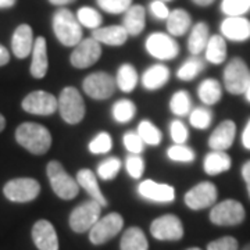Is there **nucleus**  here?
Segmentation results:
<instances>
[{
  "mask_svg": "<svg viewBox=\"0 0 250 250\" xmlns=\"http://www.w3.org/2000/svg\"><path fill=\"white\" fill-rule=\"evenodd\" d=\"M16 141L32 154H45L52 146V134L43 125L24 123L16 129Z\"/></svg>",
  "mask_w": 250,
  "mask_h": 250,
  "instance_id": "f257e3e1",
  "label": "nucleus"
},
{
  "mask_svg": "<svg viewBox=\"0 0 250 250\" xmlns=\"http://www.w3.org/2000/svg\"><path fill=\"white\" fill-rule=\"evenodd\" d=\"M53 31L59 42L68 47H75L82 41L80 21L68 9H60L53 16Z\"/></svg>",
  "mask_w": 250,
  "mask_h": 250,
  "instance_id": "f03ea898",
  "label": "nucleus"
},
{
  "mask_svg": "<svg viewBox=\"0 0 250 250\" xmlns=\"http://www.w3.org/2000/svg\"><path fill=\"white\" fill-rule=\"evenodd\" d=\"M46 174L50 182L52 190L62 200H72L80 193V185L77 179L71 177L60 161L52 160L47 163Z\"/></svg>",
  "mask_w": 250,
  "mask_h": 250,
  "instance_id": "7ed1b4c3",
  "label": "nucleus"
},
{
  "mask_svg": "<svg viewBox=\"0 0 250 250\" xmlns=\"http://www.w3.org/2000/svg\"><path fill=\"white\" fill-rule=\"evenodd\" d=\"M57 111L64 123L70 125L80 124L86 113L85 102L80 90L74 86H65L57 98Z\"/></svg>",
  "mask_w": 250,
  "mask_h": 250,
  "instance_id": "20e7f679",
  "label": "nucleus"
},
{
  "mask_svg": "<svg viewBox=\"0 0 250 250\" xmlns=\"http://www.w3.org/2000/svg\"><path fill=\"white\" fill-rule=\"evenodd\" d=\"M102 214V206L93 199L82 202L80 206H77L70 214L68 224L74 232L83 233L89 232L92 227L100 220Z\"/></svg>",
  "mask_w": 250,
  "mask_h": 250,
  "instance_id": "39448f33",
  "label": "nucleus"
},
{
  "mask_svg": "<svg viewBox=\"0 0 250 250\" xmlns=\"http://www.w3.org/2000/svg\"><path fill=\"white\" fill-rule=\"evenodd\" d=\"M210 221L218 227H233L243 223L246 213L245 207L238 200L227 199L213 206L210 211Z\"/></svg>",
  "mask_w": 250,
  "mask_h": 250,
  "instance_id": "423d86ee",
  "label": "nucleus"
},
{
  "mask_svg": "<svg viewBox=\"0 0 250 250\" xmlns=\"http://www.w3.org/2000/svg\"><path fill=\"white\" fill-rule=\"evenodd\" d=\"M250 72L246 62L239 57H235L224 70V86L232 95H242L248 89Z\"/></svg>",
  "mask_w": 250,
  "mask_h": 250,
  "instance_id": "0eeeda50",
  "label": "nucleus"
},
{
  "mask_svg": "<svg viewBox=\"0 0 250 250\" xmlns=\"http://www.w3.org/2000/svg\"><path fill=\"white\" fill-rule=\"evenodd\" d=\"M116 78L104 71L92 72L82 81V89L93 100H106L114 95Z\"/></svg>",
  "mask_w": 250,
  "mask_h": 250,
  "instance_id": "6e6552de",
  "label": "nucleus"
},
{
  "mask_svg": "<svg viewBox=\"0 0 250 250\" xmlns=\"http://www.w3.org/2000/svg\"><path fill=\"white\" fill-rule=\"evenodd\" d=\"M3 193L10 202L28 203L39 196L41 185L34 178H14L4 185Z\"/></svg>",
  "mask_w": 250,
  "mask_h": 250,
  "instance_id": "1a4fd4ad",
  "label": "nucleus"
},
{
  "mask_svg": "<svg viewBox=\"0 0 250 250\" xmlns=\"http://www.w3.org/2000/svg\"><path fill=\"white\" fill-rule=\"evenodd\" d=\"M124 228V218L118 213H110V214L100 217L98 223L92 227L89 231V241L93 245H104L110 239L116 238L118 233Z\"/></svg>",
  "mask_w": 250,
  "mask_h": 250,
  "instance_id": "9d476101",
  "label": "nucleus"
},
{
  "mask_svg": "<svg viewBox=\"0 0 250 250\" xmlns=\"http://www.w3.org/2000/svg\"><path fill=\"white\" fill-rule=\"evenodd\" d=\"M217 196H218V192L214 184L208 181H203L188 190L184 196V203L188 208L193 211H199V210H205L214 206Z\"/></svg>",
  "mask_w": 250,
  "mask_h": 250,
  "instance_id": "9b49d317",
  "label": "nucleus"
},
{
  "mask_svg": "<svg viewBox=\"0 0 250 250\" xmlns=\"http://www.w3.org/2000/svg\"><path fill=\"white\" fill-rule=\"evenodd\" d=\"M145 47L147 53L160 62L174 60L179 54L178 43L170 35L163 32H154L147 36Z\"/></svg>",
  "mask_w": 250,
  "mask_h": 250,
  "instance_id": "f8f14e48",
  "label": "nucleus"
},
{
  "mask_svg": "<svg viewBox=\"0 0 250 250\" xmlns=\"http://www.w3.org/2000/svg\"><path fill=\"white\" fill-rule=\"evenodd\" d=\"M138 195L143 200L159 205H168L175 200V189L170 184H163L153 179H143L136 188Z\"/></svg>",
  "mask_w": 250,
  "mask_h": 250,
  "instance_id": "ddd939ff",
  "label": "nucleus"
},
{
  "mask_svg": "<svg viewBox=\"0 0 250 250\" xmlns=\"http://www.w3.org/2000/svg\"><path fill=\"white\" fill-rule=\"evenodd\" d=\"M150 233L157 241L175 242L182 239L184 225L177 215L164 214L153 220L150 224Z\"/></svg>",
  "mask_w": 250,
  "mask_h": 250,
  "instance_id": "4468645a",
  "label": "nucleus"
},
{
  "mask_svg": "<svg viewBox=\"0 0 250 250\" xmlns=\"http://www.w3.org/2000/svg\"><path fill=\"white\" fill-rule=\"evenodd\" d=\"M100 57H102L100 43L93 38H88V39H82L74 47L70 56V62L74 68L85 70L88 67H92L95 62H98Z\"/></svg>",
  "mask_w": 250,
  "mask_h": 250,
  "instance_id": "2eb2a0df",
  "label": "nucleus"
},
{
  "mask_svg": "<svg viewBox=\"0 0 250 250\" xmlns=\"http://www.w3.org/2000/svg\"><path fill=\"white\" fill-rule=\"evenodd\" d=\"M21 107L29 114L52 116L57 111V98L45 90H35L24 98Z\"/></svg>",
  "mask_w": 250,
  "mask_h": 250,
  "instance_id": "dca6fc26",
  "label": "nucleus"
},
{
  "mask_svg": "<svg viewBox=\"0 0 250 250\" xmlns=\"http://www.w3.org/2000/svg\"><path fill=\"white\" fill-rule=\"evenodd\" d=\"M32 241L39 250H59V236L47 220H39L32 227Z\"/></svg>",
  "mask_w": 250,
  "mask_h": 250,
  "instance_id": "f3484780",
  "label": "nucleus"
},
{
  "mask_svg": "<svg viewBox=\"0 0 250 250\" xmlns=\"http://www.w3.org/2000/svg\"><path fill=\"white\" fill-rule=\"evenodd\" d=\"M236 135V125L231 120H225L215 128L208 138V146L211 150L225 152L232 146Z\"/></svg>",
  "mask_w": 250,
  "mask_h": 250,
  "instance_id": "a211bd4d",
  "label": "nucleus"
},
{
  "mask_svg": "<svg viewBox=\"0 0 250 250\" xmlns=\"http://www.w3.org/2000/svg\"><path fill=\"white\" fill-rule=\"evenodd\" d=\"M34 34H32V28L22 24L14 31L13 38H11V50L17 59H25L29 54L32 53L34 49Z\"/></svg>",
  "mask_w": 250,
  "mask_h": 250,
  "instance_id": "6ab92c4d",
  "label": "nucleus"
},
{
  "mask_svg": "<svg viewBox=\"0 0 250 250\" xmlns=\"http://www.w3.org/2000/svg\"><path fill=\"white\" fill-rule=\"evenodd\" d=\"M77 182L80 188H82L90 199H93L95 202H98L102 207H107L108 202L106 196L103 195L102 189L99 187L98 175L89 168H82L77 172Z\"/></svg>",
  "mask_w": 250,
  "mask_h": 250,
  "instance_id": "aec40b11",
  "label": "nucleus"
},
{
  "mask_svg": "<svg viewBox=\"0 0 250 250\" xmlns=\"http://www.w3.org/2000/svg\"><path fill=\"white\" fill-rule=\"evenodd\" d=\"M221 32L233 42H243L250 38V21L243 17H228L221 24Z\"/></svg>",
  "mask_w": 250,
  "mask_h": 250,
  "instance_id": "412c9836",
  "label": "nucleus"
},
{
  "mask_svg": "<svg viewBox=\"0 0 250 250\" xmlns=\"http://www.w3.org/2000/svg\"><path fill=\"white\" fill-rule=\"evenodd\" d=\"M49 68V59H47V46L43 36L35 39L34 49H32V62H31V75L36 80L45 78Z\"/></svg>",
  "mask_w": 250,
  "mask_h": 250,
  "instance_id": "4be33fe9",
  "label": "nucleus"
},
{
  "mask_svg": "<svg viewBox=\"0 0 250 250\" xmlns=\"http://www.w3.org/2000/svg\"><path fill=\"white\" fill-rule=\"evenodd\" d=\"M170 68L164 64H153L142 74V86L146 90L161 89L170 81Z\"/></svg>",
  "mask_w": 250,
  "mask_h": 250,
  "instance_id": "5701e85b",
  "label": "nucleus"
},
{
  "mask_svg": "<svg viewBox=\"0 0 250 250\" xmlns=\"http://www.w3.org/2000/svg\"><path fill=\"white\" fill-rule=\"evenodd\" d=\"M128 32L123 25H111V27L98 28L93 29L92 38L96 39L99 43L107 46H123L128 39Z\"/></svg>",
  "mask_w": 250,
  "mask_h": 250,
  "instance_id": "b1692460",
  "label": "nucleus"
},
{
  "mask_svg": "<svg viewBox=\"0 0 250 250\" xmlns=\"http://www.w3.org/2000/svg\"><path fill=\"white\" fill-rule=\"evenodd\" d=\"M145 25H146V13L142 6L135 4L125 11L123 27L128 32V35L138 36L145 29Z\"/></svg>",
  "mask_w": 250,
  "mask_h": 250,
  "instance_id": "393cba45",
  "label": "nucleus"
},
{
  "mask_svg": "<svg viewBox=\"0 0 250 250\" xmlns=\"http://www.w3.org/2000/svg\"><path fill=\"white\" fill-rule=\"evenodd\" d=\"M232 166L231 157L225 152H218V150H211L207 153L203 160V170L207 175H218L228 171Z\"/></svg>",
  "mask_w": 250,
  "mask_h": 250,
  "instance_id": "a878e982",
  "label": "nucleus"
},
{
  "mask_svg": "<svg viewBox=\"0 0 250 250\" xmlns=\"http://www.w3.org/2000/svg\"><path fill=\"white\" fill-rule=\"evenodd\" d=\"M116 85L118 89L124 93H131L136 89V85L139 82L138 71L132 64L124 62L118 67L116 74Z\"/></svg>",
  "mask_w": 250,
  "mask_h": 250,
  "instance_id": "bb28decb",
  "label": "nucleus"
},
{
  "mask_svg": "<svg viewBox=\"0 0 250 250\" xmlns=\"http://www.w3.org/2000/svg\"><path fill=\"white\" fill-rule=\"evenodd\" d=\"M197 96L202 100L203 104L213 106L215 103H218L220 99L223 98L221 83L217 80H213V78L203 80L197 86Z\"/></svg>",
  "mask_w": 250,
  "mask_h": 250,
  "instance_id": "cd10ccee",
  "label": "nucleus"
},
{
  "mask_svg": "<svg viewBox=\"0 0 250 250\" xmlns=\"http://www.w3.org/2000/svg\"><path fill=\"white\" fill-rule=\"evenodd\" d=\"M149 242L139 227H131L125 229L120 242V250H147Z\"/></svg>",
  "mask_w": 250,
  "mask_h": 250,
  "instance_id": "c85d7f7f",
  "label": "nucleus"
},
{
  "mask_svg": "<svg viewBox=\"0 0 250 250\" xmlns=\"http://www.w3.org/2000/svg\"><path fill=\"white\" fill-rule=\"evenodd\" d=\"M208 27L206 22H197L195 27L192 28L190 35L188 39V50L192 56H197L206 50V46L208 43Z\"/></svg>",
  "mask_w": 250,
  "mask_h": 250,
  "instance_id": "c756f323",
  "label": "nucleus"
},
{
  "mask_svg": "<svg viewBox=\"0 0 250 250\" xmlns=\"http://www.w3.org/2000/svg\"><path fill=\"white\" fill-rule=\"evenodd\" d=\"M190 24H192V18L184 9H175L174 11H171L167 18V29L172 36L185 35L188 29L190 28Z\"/></svg>",
  "mask_w": 250,
  "mask_h": 250,
  "instance_id": "7c9ffc66",
  "label": "nucleus"
},
{
  "mask_svg": "<svg viewBox=\"0 0 250 250\" xmlns=\"http://www.w3.org/2000/svg\"><path fill=\"white\" fill-rule=\"evenodd\" d=\"M206 60L211 64H221L227 59V43L223 36L213 35L208 39L205 50Z\"/></svg>",
  "mask_w": 250,
  "mask_h": 250,
  "instance_id": "2f4dec72",
  "label": "nucleus"
},
{
  "mask_svg": "<svg viewBox=\"0 0 250 250\" xmlns=\"http://www.w3.org/2000/svg\"><path fill=\"white\" fill-rule=\"evenodd\" d=\"M136 116V104L129 99H120L111 107V117L117 124H128Z\"/></svg>",
  "mask_w": 250,
  "mask_h": 250,
  "instance_id": "473e14b6",
  "label": "nucleus"
},
{
  "mask_svg": "<svg viewBox=\"0 0 250 250\" xmlns=\"http://www.w3.org/2000/svg\"><path fill=\"white\" fill-rule=\"evenodd\" d=\"M170 110L174 116L187 117L192 111V98L188 90H177L170 99Z\"/></svg>",
  "mask_w": 250,
  "mask_h": 250,
  "instance_id": "72a5a7b5",
  "label": "nucleus"
},
{
  "mask_svg": "<svg viewBox=\"0 0 250 250\" xmlns=\"http://www.w3.org/2000/svg\"><path fill=\"white\" fill-rule=\"evenodd\" d=\"M203 70H205V62L199 59L197 56H192L190 59H188L181 64V67L177 71V78L179 81L188 82V81L195 80Z\"/></svg>",
  "mask_w": 250,
  "mask_h": 250,
  "instance_id": "f704fd0d",
  "label": "nucleus"
},
{
  "mask_svg": "<svg viewBox=\"0 0 250 250\" xmlns=\"http://www.w3.org/2000/svg\"><path fill=\"white\" fill-rule=\"evenodd\" d=\"M136 132L142 138L145 145H149V146H159L163 141L160 128L153 124L150 120H142L138 124Z\"/></svg>",
  "mask_w": 250,
  "mask_h": 250,
  "instance_id": "c9c22d12",
  "label": "nucleus"
},
{
  "mask_svg": "<svg viewBox=\"0 0 250 250\" xmlns=\"http://www.w3.org/2000/svg\"><path fill=\"white\" fill-rule=\"evenodd\" d=\"M121 160L116 156H110L103 161H100L96 168V175L103 181H113L117 178L118 172L121 171Z\"/></svg>",
  "mask_w": 250,
  "mask_h": 250,
  "instance_id": "e433bc0d",
  "label": "nucleus"
},
{
  "mask_svg": "<svg viewBox=\"0 0 250 250\" xmlns=\"http://www.w3.org/2000/svg\"><path fill=\"white\" fill-rule=\"evenodd\" d=\"M167 159L172 163L190 164L196 160V153L188 145H175L174 143L167 149Z\"/></svg>",
  "mask_w": 250,
  "mask_h": 250,
  "instance_id": "4c0bfd02",
  "label": "nucleus"
},
{
  "mask_svg": "<svg viewBox=\"0 0 250 250\" xmlns=\"http://www.w3.org/2000/svg\"><path fill=\"white\" fill-rule=\"evenodd\" d=\"M111 149H113V138L106 131H102L98 135H95L92 141L88 143V150L92 154H106Z\"/></svg>",
  "mask_w": 250,
  "mask_h": 250,
  "instance_id": "58836bf2",
  "label": "nucleus"
},
{
  "mask_svg": "<svg viewBox=\"0 0 250 250\" xmlns=\"http://www.w3.org/2000/svg\"><path fill=\"white\" fill-rule=\"evenodd\" d=\"M213 123V113L207 107H196L189 114V124L196 129H207Z\"/></svg>",
  "mask_w": 250,
  "mask_h": 250,
  "instance_id": "ea45409f",
  "label": "nucleus"
},
{
  "mask_svg": "<svg viewBox=\"0 0 250 250\" xmlns=\"http://www.w3.org/2000/svg\"><path fill=\"white\" fill-rule=\"evenodd\" d=\"M77 20L80 21L81 25L90 28V29H98L102 24L100 13L92 7H81L77 13Z\"/></svg>",
  "mask_w": 250,
  "mask_h": 250,
  "instance_id": "a19ab883",
  "label": "nucleus"
},
{
  "mask_svg": "<svg viewBox=\"0 0 250 250\" xmlns=\"http://www.w3.org/2000/svg\"><path fill=\"white\" fill-rule=\"evenodd\" d=\"M221 10L228 17H242L250 10V0H223Z\"/></svg>",
  "mask_w": 250,
  "mask_h": 250,
  "instance_id": "79ce46f5",
  "label": "nucleus"
},
{
  "mask_svg": "<svg viewBox=\"0 0 250 250\" xmlns=\"http://www.w3.org/2000/svg\"><path fill=\"white\" fill-rule=\"evenodd\" d=\"M125 170L132 179H139L145 174V160L141 154H128L125 157Z\"/></svg>",
  "mask_w": 250,
  "mask_h": 250,
  "instance_id": "37998d69",
  "label": "nucleus"
},
{
  "mask_svg": "<svg viewBox=\"0 0 250 250\" xmlns=\"http://www.w3.org/2000/svg\"><path fill=\"white\" fill-rule=\"evenodd\" d=\"M123 143L129 154H142L145 152V142L136 131H128L123 136Z\"/></svg>",
  "mask_w": 250,
  "mask_h": 250,
  "instance_id": "c03bdc74",
  "label": "nucleus"
},
{
  "mask_svg": "<svg viewBox=\"0 0 250 250\" xmlns=\"http://www.w3.org/2000/svg\"><path fill=\"white\" fill-rule=\"evenodd\" d=\"M96 3L110 14H121L132 6V0H96Z\"/></svg>",
  "mask_w": 250,
  "mask_h": 250,
  "instance_id": "a18cd8bd",
  "label": "nucleus"
},
{
  "mask_svg": "<svg viewBox=\"0 0 250 250\" xmlns=\"http://www.w3.org/2000/svg\"><path fill=\"white\" fill-rule=\"evenodd\" d=\"M170 136L175 145H185L189 139L188 126L181 120H174L170 124Z\"/></svg>",
  "mask_w": 250,
  "mask_h": 250,
  "instance_id": "49530a36",
  "label": "nucleus"
},
{
  "mask_svg": "<svg viewBox=\"0 0 250 250\" xmlns=\"http://www.w3.org/2000/svg\"><path fill=\"white\" fill-rule=\"evenodd\" d=\"M239 243L232 236H223L220 239L210 242L207 245V250H238Z\"/></svg>",
  "mask_w": 250,
  "mask_h": 250,
  "instance_id": "de8ad7c7",
  "label": "nucleus"
},
{
  "mask_svg": "<svg viewBox=\"0 0 250 250\" xmlns=\"http://www.w3.org/2000/svg\"><path fill=\"white\" fill-rule=\"evenodd\" d=\"M150 13H152L153 17H156L157 20H167L170 16L168 7L161 0H154L150 3Z\"/></svg>",
  "mask_w": 250,
  "mask_h": 250,
  "instance_id": "09e8293b",
  "label": "nucleus"
},
{
  "mask_svg": "<svg viewBox=\"0 0 250 250\" xmlns=\"http://www.w3.org/2000/svg\"><path fill=\"white\" fill-rule=\"evenodd\" d=\"M242 178L245 181V184H246V187H248V193H249L250 197V160L246 161L243 166H242Z\"/></svg>",
  "mask_w": 250,
  "mask_h": 250,
  "instance_id": "8fccbe9b",
  "label": "nucleus"
},
{
  "mask_svg": "<svg viewBox=\"0 0 250 250\" xmlns=\"http://www.w3.org/2000/svg\"><path fill=\"white\" fill-rule=\"evenodd\" d=\"M242 145H243L248 150H250V120L248 121L245 129H243V134H242Z\"/></svg>",
  "mask_w": 250,
  "mask_h": 250,
  "instance_id": "3c124183",
  "label": "nucleus"
},
{
  "mask_svg": "<svg viewBox=\"0 0 250 250\" xmlns=\"http://www.w3.org/2000/svg\"><path fill=\"white\" fill-rule=\"evenodd\" d=\"M10 62V53L9 50L3 45H0V67L6 65Z\"/></svg>",
  "mask_w": 250,
  "mask_h": 250,
  "instance_id": "603ef678",
  "label": "nucleus"
},
{
  "mask_svg": "<svg viewBox=\"0 0 250 250\" xmlns=\"http://www.w3.org/2000/svg\"><path fill=\"white\" fill-rule=\"evenodd\" d=\"M17 0H0V9H10L16 4Z\"/></svg>",
  "mask_w": 250,
  "mask_h": 250,
  "instance_id": "864d4df0",
  "label": "nucleus"
},
{
  "mask_svg": "<svg viewBox=\"0 0 250 250\" xmlns=\"http://www.w3.org/2000/svg\"><path fill=\"white\" fill-rule=\"evenodd\" d=\"M52 4L54 6H67V4H70L72 1H75V0H49Z\"/></svg>",
  "mask_w": 250,
  "mask_h": 250,
  "instance_id": "5fc2aeb1",
  "label": "nucleus"
},
{
  "mask_svg": "<svg viewBox=\"0 0 250 250\" xmlns=\"http://www.w3.org/2000/svg\"><path fill=\"white\" fill-rule=\"evenodd\" d=\"M196 6H202V7H206V6H210L214 0H192Z\"/></svg>",
  "mask_w": 250,
  "mask_h": 250,
  "instance_id": "6e6d98bb",
  "label": "nucleus"
},
{
  "mask_svg": "<svg viewBox=\"0 0 250 250\" xmlns=\"http://www.w3.org/2000/svg\"><path fill=\"white\" fill-rule=\"evenodd\" d=\"M4 126H6V118L3 114H0V132L4 129Z\"/></svg>",
  "mask_w": 250,
  "mask_h": 250,
  "instance_id": "4d7b16f0",
  "label": "nucleus"
},
{
  "mask_svg": "<svg viewBox=\"0 0 250 250\" xmlns=\"http://www.w3.org/2000/svg\"><path fill=\"white\" fill-rule=\"evenodd\" d=\"M245 96H246V100L250 103V80H249V85H248V89L245 92Z\"/></svg>",
  "mask_w": 250,
  "mask_h": 250,
  "instance_id": "13d9d810",
  "label": "nucleus"
},
{
  "mask_svg": "<svg viewBox=\"0 0 250 250\" xmlns=\"http://www.w3.org/2000/svg\"><path fill=\"white\" fill-rule=\"evenodd\" d=\"M242 250H250V243H248V245H246V246H245Z\"/></svg>",
  "mask_w": 250,
  "mask_h": 250,
  "instance_id": "bf43d9fd",
  "label": "nucleus"
},
{
  "mask_svg": "<svg viewBox=\"0 0 250 250\" xmlns=\"http://www.w3.org/2000/svg\"><path fill=\"white\" fill-rule=\"evenodd\" d=\"M187 250H202V249H199V248H190V249H187Z\"/></svg>",
  "mask_w": 250,
  "mask_h": 250,
  "instance_id": "052dcab7",
  "label": "nucleus"
},
{
  "mask_svg": "<svg viewBox=\"0 0 250 250\" xmlns=\"http://www.w3.org/2000/svg\"><path fill=\"white\" fill-rule=\"evenodd\" d=\"M161 1H170V0H161Z\"/></svg>",
  "mask_w": 250,
  "mask_h": 250,
  "instance_id": "680f3d73",
  "label": "nucleus"
}]
</instances>
